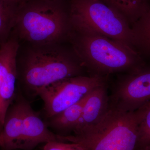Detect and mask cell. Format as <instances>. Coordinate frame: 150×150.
Instances as JSON below:
<instances>
[{"instance_id":"1","label":"cell","mask_w":150,"mask_h":150,"mask_svg":"<svg viewBox=\"0 0 150 150\" xmlns=\"http://www.w3.org/2000/svg\"><path fill=\"white\" fill-rule=\"evenodd\" d=\"M68 39L90 76L130 73L146 64L133 48L92 30L71 26Z\"/></svg>"},{"instance_id":"2","label":"cell","mask_w":150,"mask_h":150,"mask_svg":"<svg viewBox=\"0 0 150 150\" xmlns=\"http://www.w3.org/2000/svg\"><path fill=\"white\" fill-rule=\"evenodd\" d=\"M150 107V101L134 111L110 107L99 123L77 134L60 135L62 142L74 143L85 150H135L139 127Z\"/></svg>"},{"instance_id":"3","label":"cell","mask_w":150,"mask_h":150,"mask_svg":"<svg viewBox=\"0 0 150 150\" xmlns=\"http://www.w3.org/2000/svg\"><path fill=\"white\" fill-rule=\"evenodd\" d=\"M84 68L73 49L58 43L34 45L27 52L21 65L22 82L33 95L56 81L83 76Z\"/></svg>"},{"instance_id":"4","label":"cell","mask_w":150,"mask_h":150,"mask_svg":"<svg viewBox=\"0 0 150 150\" xmlns=\"http://www.w3.org/2000/svg\"><path fill=\"white\" fill-rule=\"evenodd\" d=\"M13 28L33 45L58 43L68 38L69 13L59 0H28L18 5Z\"/></svg>"},{"instance_id":"5","label":"cell","mask_w":150,"mask_h":150,"mask_svg":"<svg viewBox=\"0 0 150 150\" xmlns=\"http://www.w3.org/2000/svg\"><path fill=\"white\" fill-rule=\"evenodd\" d=\"M69 17L71 27L94 31L134 49L131 25L101 0H71Z\"/></svg>"},{"instance_id":"6","label":"cell","mask_w":150,"mask_h":150,"mask_svg":"<svg viewBox=\"0 0 150 150\" xmlns=\"http://www.w3.org/2000/svg\"><path fill=\"white\" fill-rule=\"evenodd\" d=\"M108 76H79L63 79L38 91L44 110L51 118L80 101L98 87L108 83Z\"/></svg>"},{"instance_id":"7","label":"cell","mask_w":150,"mask_h":150,"mask_svg":"<svg viewBox=\"0 0 150 150\" xmlns=\"http://www.w3.org/2000/svg\"><path fill=\"white\" fill-rule=\"evenodd\" d=\"M26 100L17 93L5 117L0 132L2 150H33L39 145L35 129L25 114Z\"/></svg>"},{"instance_id":"8","label":"cell","mask_w":150,"mask_h":150,"mask_svg":"<svg viewBox=\"0 0 150 150\" xmlns=\"http://www.w3.org/2000/svg\"><path fill=\"white\" fill-rule=\"evenodd\" d=\"M150 101V67L121 75L109 96L110 107L128 112L134 111Z\"/></svg>"},{"instance_id":"9","label":"cell","mask_w":150,"mask_h":150,"mask_svg":"<svg viewBox=\"0 0 150 150\" xmlns=\"http://www.w3.org/2000/svg\"><path fill=\"white\" fill-rule=\"evenodd\" d=\"M19 45L13 37L0 46V98L13 99L16 93L17 56Z\"/></svg>"},{"instance_id":"10","label":"cell","mask_w":150,"mask_h":150,"mask_svg":"<svg viewBox=\"0 0 150 150\" xmlns=\"http://www.w3.org/2000/svg\"><path fill=\"white\" fill-rule=\"evenodd\" d=\"M108 83L98 87L86 97L79 121L74 134L90 129L98 124L109 108Z\"/></svg>"},{"instance_id":"11","label":"cell","mask_w":150,"mask_h":150,"mask_svg":"<svg viewBox=\"0 0 150 150\" xmlns=\"http://www.w3.org/2000/svg\"><path fill=\"white\" fill-rule=\"evenodd\" d=\"M86 96L79 102L48 118V126L59 132L58 135L61 136L70 135L71 132H74L79 121Z\"/></svg>"},{"instance_id":"12","label":"cell","mask_w":150,"mask_h":150,"mask_svg":"<svg viewBox=\"0 0 150 150\" xmlns=\"http://www.w3.org/2000/svg\"><path fill=\"white\" fill-rule=\"evenodd\" d=\"M133 48L140 56L150 59V6L131 26Z\"/></svg>"},{"instance_id":"13","label":"cell","mask_w":150,"mask_h":150,"mask_svg":"<svg viewBox=\"0 0 150 150\" xmlns=\"http://www.w3.org/2000/svg\"><path fill=\"white\" fill-rule=\"evenodd\" d=\"M117 11L132 26L149 7L147 0H101Z\"/></svg>"},{"instance_id":"14","label":"cell","mask_w":150,"mask_h":150,"mask_svg":"<svg viewBox=\"0 0 150 150\" xmlns=\"http://www.w3.org/2000/svg\"><path fill=\"white\" fill-rule=\"evenodd\" d=\"M18 5L0 0V46L10 38L15 24Z\"/></svg>"},{"instance_id":"15","label":"cell","mask_w":150,"mask_h":150,"mask_svg":"<svg viewBox=\"0 0 150 150\" xmlns=\"http://www.w3.org/2000/svg\"><path fill=\"white\" fill-rule=\"evenodd\" d=\"M150 146V107L139 127L137 147Z\"/></svg>"},{"instance_id":"16","label":"cell","mask_w":150,"mask_h":150,"mask_svg":"<svg viewBox=\"0 0 150 150\" xmlns=\"http://www.w3.org/2000/svg\"><path fill=\"white\" fill-rule=\"evenodd\" d=\"M43 150H85L77 144L69 142H52L46 143Z\"/></svg>"},{"instance_id":"17","label":"cell","mask_w":150,"mask_h":150,"mask_svg":"<svg viewBox=\"0 0 150 150\" xmlns=\"http://www.w3.org/2000/svg\"><path fill=\"white\" fill-rule=\"evenodd\" d=\"M9 2L13 3V4H15L17 5H19L21 4L28 1V0H6Z\"/></svg>"},{"instance_id":"18","label":"cell","mask_w":150,"mask_h":150,"mask_svg":"<svg viewBox=\"0 0 150 150\" xmlns=\"http://www.w3.org/2000/svg\"><path fill=\"white\" fill-rule=\"evenodd\" d=\"M135 150H150V146L137 147Z\"/></svg>"}]
</instances>
